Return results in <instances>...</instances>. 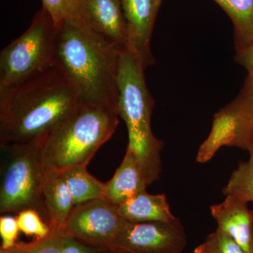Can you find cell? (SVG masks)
Segmentation results:
<instances>
[{"label":"cell","instance_id":"cell-1","mask_svg":"<svg viewBox=\"0 0 253 253\" xmlns=\"http://www.w3.org/2000/svg\"><path fill=\"white\" fill-rule=\"evenodd\" d=\"M78 104L57 65L0 89V145L43 140Z\"/></svg>","mask_w":253,"mask_h":253},{"label":"cell","instance_id":"cell-2","mask_svg":"<svg viewBox=\"0 0 253 253\" xmlns=\"http://www.w3.org/2000/svg\"><path fill=\"white\" fill-rule=\"evenodd\" d=\"M120 52L81 18H68L57 28L56 65L81 104L111 108L118 113Z\"/></svg>","mask_w":253,"mask_h":253},{"label":"cell","instance_id":"cell-3","mask_svg":"<svg viewBox=\"0 0 253 253\" xmlns=\"http://www.w3.org/2000/svg\"><path fill=\"white\" fill-rule=\"evenodd\" d=\"M142 60L127 49L121 50L118 63V115L126 123L128 132L126 152L139 161L150 184L162 172L163 142L151 129L155 101L148 89Z\"/></svg>","mask_w":253,"mask_h":253},{"label":"cell","instance_id":"cell-4","mask_svg":"<svg viewBox=\"0 0 253 253\" xmlns=\"http://www.w3.org/2000/svg\"><path fill=\"white\" fill-rule=\"evenodd\" d=\"M118 117V111L111 108L79 103L42 141V161L46 172L87 166L116 131Z\"/></svg>","mask_w":253,"mask_h":253},{"label":"cell","instance_id":"cell-5","mask_svg":"<svg viewBox=\"0 0 253 253\" xmlns=\"http://www.w3.org/2000/svg\"><path fill=\"white\" fill-rule=\"evenodd\" d=\"M42 140L0 145V213L35 210L48 223L42 189L46 171L41 153Z\"/></svg>","mask_w":253,"mask_h":253},{"label":"cell","instance_id":"cell-6","mask_svg":"<svg viewBox=\"0 0 253 253\" xmlns=\"http://www.w3.org/2000/svg\"><path fill=\"white\" fill-rule=\"evenodd\" d=\"M57 28L44 6L27 31L0 54V89L9 87L56 65Z\"/></svg>","mask_w":253,"mask_h":253},{"label":"cell","instance_id":"cell-7","mask_svg":"<svg viewBox=\"0 0 253 253\" xmlns=\"http://www.w3.org/2000/svg\"><path fill=\"white\" fill-rule=\"evenodd\" d=\"M126 221L118 213V206L101 198L75 206L61 232L84 244L110 249Z\"/></svg>","mask_w":253,"mask_h":253},{"label":"cell","instance_id":"cell-8","mask_svg":"<svg viewBox=\"0 0 253 253\" xmlns=\"http://www.w3.org/2000/svg\"><path fill=\"white\" fill-rule=\"evenodd\" d=\"M187 237L180 219L131 223L126 221L113 240L114 253H182Z\"/></svg>","mask_w":253,"mask_h":253},{"label":"cell","instance_id":"cell-9","mask_svg":"<svg viewBox=\"0 0 253 253\" xmlns=\"http://www.w3.org/2000/svg\"><path fill=\"white\" fill-rule=\"evenodd\" d=\"M215 117L224 132V146L244 149L253 157V76H248L239 96Z\"/></svg>","mask_w":253,"mask_h":253},{"label":"cell","instance_id":"cell-10","mask_svg":"<svg viewBox=\"0 0 253 253\" xmlns=\"http://www.w3.org/2000/svg\"><path fill=\"white\" fill-rule=\"evenodd\" d=\"M127 27L126 49L139 56L146 68L156 62L151 41L161 0H121Z\"/></svg>","mask_w":253,"mask_h":253},{"label":"cell","instance_id":"cell-11","mask_svg":"<svg viewBox=\"0 0 253 253\" xmlns=\"http://www.w3.org/2000/svg\"><path fill=\"white\" fill-rule=\"evenodd\" d=\"M81 19L110 44L126 49L127 27L121 0H81Z\"/></svg>","mask_w":253,"mask_h":253},{"label":"cell","instance_id":"cell-12","mask_svg":"<svg viewBox=\"0 0 253 253\" xmlns=\"http://www.w3.org/2000/svg\"><path fill=\"white\" fill-rule=\"evenodd\" d=\"M221 204L211 206V215L217 229L233 238L249 253L253 229V213L248 203L232 195H227Z\"/></svg>","mask_w":253,"mask_h":253},{"label":"cell","instance_id":"cell-13","mask_svg":"<svg viewBox=\"0 0 253 253\" xmlns=\"http://www.w3.org/2000/svg\"><path fill=\"white\" fill-rule=\"evenodd\" d=\"M151 185L139 161L126 152L113 177L104 183L103 199L119 206Z\"/></svg>","mask_w":253,"mask_h":253},{"label":"cell","instance_id":"cell-14","mask_svg":"<svg viewBox=\"0 0 253 253\" xmlns=\"http://www.w3.org/2000/svg\"><path fill=\"white\" fill-rule=\"evenodd\" d=\"M118 211L125 220L131 223L167 221L175 218L164 194H148L146 190L118 206Z\"/></svg>","mask_w":253,"mask_h":253},{"label":"cell","instance_id":"cell-15","mask_svg":"<svg viewBox=\"0 0 253 253\" xmlns=\"http://www.w3.org/2000/svg\"><path fill=\"white\" fill-rule=\"evenodd\" d=\"M43 203L51 229L64 225L74 208L72 196L59 171H47L42 189Z\"/></svg>","mask_w":253,"mask_h":253},{"label":"cell","instance_id":"cell-16","mask_svg":"<svg viewBox=\"0 0 253 253\" xmlns=\"http://www.w3.org/2000/svg\"><path fill=\"white\" fill-rule=\"evenodd\" d=\"M225 11L234 26L236 54L253 43V0H214Z\"/></svg>","mask_w":253,"mask_h":253},{"label":"cell","instance_id":"cell-17","mask_svg":"<svg viewBox=\"0 0 253 253\" xmlns=\"http://www.w3.org/2000/svg\"><path fill=\"white\" fill-rule=\"evenodd\" d=\"M59 172L71 192L74 206L103 198L104 183L91 175L86 166H72Z\"/></svg>","mask_w":253,"mask_h":253},{"label":"cell","instance_id":"cell-18","mask_svg":"<svg viewBox=\"0 0 253 253\" xmlns=\"http://www.w3.org/2000/svg\"><path fill=\"white\" fill-rule=\"evenodd\" d=\"M223 194L232 195L245 202L253 203V157L240 162L223 189Z\"/></svg>","mask_w":253,"mask_h":253},{"label":"cell","instance_id":"cell-19","mask_svg":"<svg viewBox=\"0 0 253 253\" xmlns=\"http://www.w3.org/2000/svg\"><path fill=\"white\" fill-rule=\"evenodd\" d=\"M194 253H247L230 236L217 229L194 249Z\"/></svg>","mask_w":253,"mask_h":253},{"label":"cell","instance_id":"cell-20","mask_svg":"<svg viewBox=\"0 0 253 253\" xmlns=\"http://www.w3.org/2000/svg\"><path fill=\"white\" fill-rule=\"evenodd\" d=\"M16 219L20 231L26 236H35L36 239L41 240L47 237L51 234V226L35 210L21 211L17 214Z\"/></svg>","mask_w":253,"mask_h":253},{"label":"cell","instance_id":"cell-21","mask_svg":"<svg viewBox=\"0 0 253 253\" xmlns=\"http://www.w3.org/2000/svg\"><path fill=\"white\" fill-rule=\"evenodd\" d=\"M57 28L68 18H81V0H42Z\"/></svg>","mask_w":253,"mask_h":253},{"label":"cell","instance_id":"cell-22","mask_svg":"<svg viewBox=\"0 0 253 253\" xmlns=\"http://www.w3.org/2000/svg\"><path fill=\"white\" fill-rule=\"evenodd\" d=\"M20 229L16 217L1 216L0 217V236L1 239V248L8 249L16 244Z\"/></svg>","mask_w":253,"mask_h":253},{"label":"cell","instance_id":"cell-23","mask_svg":"<svg viewBox=\"0 0 253 253\" xmlns=\"http://www.w3.org/2000/svg\"><path fill=\"white\" fill-rule=\"evenodd\" d=\"M63 236L60 229H51L47 237L41 239L28 253H61Z\"/></svg>","mask_w":253,"mask_h":253},{"label":"cell","instance_id":"cell-24","mask_svg":"<svg viewBox=\"0 0 253 253\" xmlns=\"http://www.w3.org/2000/svg\"><path fill=\"white\" fill-rule=\"evenodd\" d=\"M61 253H114L107 248L96 247L81 242L77 239L63 236Z\"/></svg>","mask_w":253,"mask_h":253},{"label":"cell","instance_id":"cell-25","mask_svg":"<svg viewBox=\"0 0 253 253\" xmlns=\"http://www.w3.org/2000/svg\"><path fill=\"white\" fill-rule=\"evenodd\" d=\"M235 60L247 70L249 76H253V43L242 52L236 54Z\"/></svg>","mask_w":253,"mask_h":253},{"label":"cell","instance_id":"cell-26","mask_svg":"<svg viewBox=\"0 0 253 253\" xmlns=\"http://www.w3.org/2000/svg\"><path fill=\"white\" fill-rule=\"evenodd\" d=\"M41 240L36 239L29 243H16L14 246L8 249L0 248V253H28Z\"/></svg>","mask_w":253,"mask_h":253},{"label":"cell","instance_id":"cell-27","mask_svg":"<svg viewBox=\"0 0 253 253\" xmlns=\"http://www.w3.org/2000/svg\"><path fill=\"white\" fill-rule=\"evenodd\" d=\"M249 253H253V229L252 233V237H251V243H250Z\"/></svg>","mask_w":253,"mask_h":253},{"label":"cell","instance_id":"cell-28","mask_svg":"<svg viewBox=\"0 0 253 253\" xmlns=\"http://www.w3.org/2000/svg\"><path fill=\"white\" fill-rule=\"evenodd\" d=\"M252 211H253V209L252 210Z\"/></svg>","mask_w":253,"mask_h":253},{"label":"cell","instance_id":"cell-29","mask_svg":"<svg viewBox=\"0 0 253 253\" xmlns=\"http://www.w3.org/2000/svg\"><path fill=\"white\" fill-rule=\"evenodd\" d=\"M161 1H163V0H161Z\"/></svg>","mask_w":253,"mask_h":253}]
</instances>
